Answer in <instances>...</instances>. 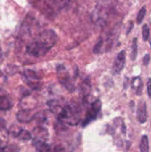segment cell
Wrapping results in <instances>:
<instances>
[{"label":"cell","mask_w":151,"mask_h":152,"mask_svg":"<svg viewBox=\"0 0 151 152\" xmlns=\"http://www.w3.org/2000/svg\"><path fill=\"white\" fill-rule=\"evenodd\" d=\"M58 37L52 30L41 32L36 39L27 45L26 50L34 57H40L45 55L56 45Z\"/></svg>","instance_id":"6da1fadb"},{"label":"cell","mask_w":151,"mask_h":152,"mask_svg":"<svg viewBox=\"0 0 151 152\" xmlns=\"http://www.w3.org/2000/svg\"><path fill=\"white\" fill-rule=\"evenodd\" d=\"M147 105L144 101H140L138 105L137 118L139 123H144L147 121Z\"/></svg>","instance_id":"ba28073f"},{"label":"cell","mask_w":151,"mask_h":152,"mask_svg":"<svg viewBox=\"0 0 151 152\" xmlns=\"http://www.w3.org/2000/svg\"><path fill=\"white\" fill-rule=\"evenodd\" d=\"M133 26H134V24H133V22H132V21H130V22H129V26H128V28H127V31H126V34H129L130 33V31H132V29H133Z\"/></svg>","instance_id":"7402d4cb"},{"label":"cell","mask_w":151,"mask_h":152,"mask_svg":"<svg viewBox=\"0 0 151 152\" xmlns=\"http://www.w3.org/2000/svg\"><path fill=\"white\" fill-rule=\"evenodd\" d=\"M102 108V102L99 99H96L92 103L90 108L86 114L85 118L82 121V127H85L93 120H95L97 118L99 112Z\"/></svg>","instance_id":"3957f363"},{"label":"cell","mask_w":151,"mask_h":152,"mask_svg":"<svg viewBox=\"0 0 151 152\" xmlns=\"http://www.w3.org/2000/svg\"><path fill=\"white\" fill-rule=\"evenodd\" d=\"M146 11L147 10L145 6H143V7L140 9V10H139L137 16V23L139 24V25H140L142 22V21H143L144 18L145 16V14H146Z\"/></svg>","instance_id":"2e32d148"},{"label":"cell","mask_w":151,"mask_h":152,"mask_svg":"<svg viewBox=\"0 0 151 152\" xmlns=\"http://www.w3.org/2000/svg\"><path fill=\"white\" fill-rule=\"evenodd\" d=\"M150 46H151V39H150Z\"/></svg>","instance_id":"d4e9b609"},{"label":"cell","mask_w":151,"mask_h":152,"mask_svg":"<svg viewBox=\"0 0 151 152\" xmlns=\"http://www.w3.org/2000/svg\"><path fill=\"white\" fill-rule=\"evenodd\" d=\"M70 0H44L46 10L49 12L58 11L63 8Z\"/></svg>","instance_id":"5b68a950"},{"label":"cell","mask_w":151,"mask_h":152,"mask_svg":"<svg viewBox=\"0 0 151 152\" xmlns=\"http://www.w3.org/2000/svg\"><path fill=\"white\" fill-rule=\"evenodd\" d=\"M33 145L35 147L36 150L38 151H50L51 150L48 144L38 137L34 138L33 140Z\"/></svg>","instance_id":"9c48e42d"},{"label":"cell","mask_w":151,"mask_h":152,"mask_svg":"<svg viewBox=\"0 0 151 152\" xmlns=\"http://www.w3.org/2000/svg\"><path fill=\"white\" fill-rule=\"evenodd\" d=\"M57 115L59 121L68 123L70 126H76L80 121V110L75 105H66L62 107Z\"/></svg>","instance_id":"7a4b0ae2"},{"label":"cell","mask_w":151,"mask_h":152,"mask_svg":"<svg viewBox=\"0 0 151 152\" xmlns=\"http://www.w3.org/2000/svg\"><path fill=\"white\" fill-rule=\"evenodd\" d=\"M131 86L136 94L140 95L142 94V89H143V83H142V79L140 77H137L133 78L132 80Z\"/></svg>","instance_id":"30bf717a"},{"label":"cell","mask_w":151,"mask_h":152,"mask_svg":"<svg viewBox=\"0 0 151 152\" xmlns=\"http://www.w3.org/2000/svg\"><path fill=\"white\" fill-rule=\"evenodd\" d=\"M6 127V122L5 120H3L2 118H0V131L3 130Z\"/></svg>","instance_id":"44dd1931"},{"label":"cell","mask_w":151,"mask_h":152,"mask_svg":"<svg viewBox=\"0 0 151 152\" xmlns=\"http://www.w3.org/2000/svg\"><path fill=\"white\" fill-rule=\"evenodd\" d=\"M25 76L27 77L28 80H40V77L36 74L35 71L32 70H26L25 71Z\"/></svg>","instance_id":"9a60e30c"},{"label":"cell","mask_w":151,"mask_h":152,"mask_svg":"<svg viewBox=\"0 0 151 152\" xmlns=\"http://www.w3.org/2000/svg\"><path fill=\"white\" fill-rule=\"evenodd\" d=\"M139 148H140V151L142 152L149 151V140H148V137L147 135L142 136Z\"/></svg>","instance_id":"4fadbf2b"},{"label":"cell","mask_w":151,"mask_h":152,"mask_svg":"<svg viewBox=\"0 0 151 152\" xmlns=\"http://www.w3.org/2000/svg\"><path fill=\"white\" fill-rule=\"evenodd\" d=\"M16 138L21 140H30L32 138V135L28 131L25 129H20L15 135Z\"/></svg>","instance_id":"7c38bea8"},{"label":"cell","mask_w":151,"mask_h":152,"mask_svg":"<svg viewBox=\"0 0 151 152\" xmlns=\"http://www.w3.org/2000/svg\"><path fill=\"white\" fill-rule=\"evenodd\" d=\"M102 46H103V40L102 39H99V40L98 41V42L96 43V45L94 46L93 49V53H96V54H98V53H100L101 49H102Z\"/></svg>","instance_id":"ac0fdd59"},{"label":"cell","mask_w":151,"mask_h":152,"mask_svg":"<svg viewBox=\"0 0 151 152\" xmlns=\"http://www.w3.org/2000/svg\"><path fill=\"white\" fill-rule=\"evenodd\" d=\"M57 73L59 82L63 85L64 87L66 88L70 92L73 91L74 86L70 82V79L68 76V72L66 71V69L63 65H59L57 67Z\"/></svg>","instance_id":"277c9868"},{"label":"cell","mask_w":151,"mask_h":152,"mask_svg":"<svg viewBox=\"0 0 151 152\" xmlns=\"http://www.w3.org/2000/svg\"><path fill=\"white\" fill-rule=\"evenodd\" d=\"M1 140H0V145H1ZM4 150H5V148H1V147L0 146V151H4Z\"/></svg>","instance_id":"cb8c5ba5"},{"label":"cell","mask_w":151,"mask_h":152,"mask_svg":"<svg viewBox=\"0 0 151 152\" xmlns=\"http://www.w3.org/2000/svg\"><path fill=\"white\" fill-rule=\"evenodd\" d=\"M34 114H33L32 110L25 109L21 110L18 111L16 114V119L20 123H30L32 120H33Z\"/></svg>","instance_id":"52a82bcc"},{"label":"cell","mask_w":151,"mask_h":152,"mask_svg":"<svg viewBox=\"0 0 151 152\" xmlns=\"http://www.w3.org/2000/svg\"><path fill=\"white\" fill-rule=\"evenodd\" d=\"M150 37V29L147 24L143 25L142 27V39L144 41H147Z\"/></svg>","instance_id":"e0dca14e"},{"label":"cell","mask_w":151,"mask_h":152,"mask_svg":"<svg viewBox=\"0 0 151 152\" xmlns=\"http://www.w3.org/2000/svg\"><path fill=\"white\" fill-rule=\"evenodd\" d=\"M126 62V52L124 50H121L115 57L113 65V71L114 74H119L124 68Z\"/></svg>","instance_id":"8992f818"},{"label":"cell","mask_w":151,"mask_h":152,"mask_svg":"<svg viewBox=\"0 0 151 152\" xmlns=\"http://www.w3.org/2000/svg\"><path fill=\"white\" fill-rule=\"evenodd\" d=\"M2 61V52H1V49L0 48V62Z\"/></svg>","instance_id":"603a6c76"},{"label":"cell","mask_w":151,"mask_h":152,"mask_svg":"<svg viewBox=\"0 0 151 152\" xmlns=\"http://www.w3.org/2000/svg\"><path fill=\"white\" fill-rule=\"evenodd\" d=\"M147 94L149 97L151 99V78H149L147 83Z\"/></svg>","instance_id":"d6986e66"},{"label":"cell","mask_w":151,"mask_h":152,"mask_svg":"<svg viewBox=\"0 0 151 152\" xmlns=\"http://www.w3.org/2000/svg\"><path fill=\"white\" fill-rule=\"evenodd\" d=\"M12 108V103L8 97L0 95V111H7Z\"/></svg>","instance_id":"8fae6325"},{"label":"cell","mask_w":151,"mask_h":152,"mask_svg":"<svg viewBox=\"0 0 151 152\" xmlns=\"http://www.w3.org/2000/svg\"><path fill=\"white\" fill-rule=\"evenodd\" d=\"M150 61V54H146L143 58V64L145 66H147L149 64Z\"/></svg>","instance_id":"ffe728a7"},{"label":"cell","mask_w":151,"mask_h":152,"mask_svg":"<svg viewBox=\"0 0 151 152\" xmlns=\"http://www.w3.org/2000/svg\"><path fill=\"white\" fill-rule=\"evenodd\" d=\"M132 51L130 53V59L132 60H135L136 59L138 53V44H137V38H134L132 43Z\"/></svg>","instance_id":"5bb4252c"}]
</instances>
